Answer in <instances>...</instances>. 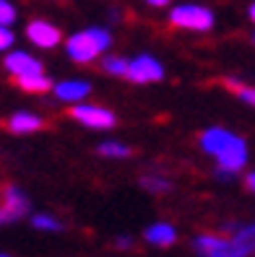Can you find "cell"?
<instances>
[{"instance_id":"cell-11","label":"cell","mask_w":255,"mask_h":257,"mask_svg":"<svg viewBox=\"0 0 255 257\" xmlns=\"http://www.w3.org/2000/svg\"><path fill=\"white\" fill-rule=\"evenodd\" d=\"M146 241L148 244H156V247H169V244H175L177 241V231H175V226L172 223H164V221H159V223H151L146 229Z\"/></svg>"},{"instance_id":"cell-18","label":"cell","mask_w":255,"mask_h":257,"mask_svg":"<svg viewBox=\"0 0 255 257\" xmlns=\"http://www.w3.org/2000/svg\"><path fill=\"white\" fill-rule=\"evenodd\" d=\"M32 226L39 231H63V223H60L55 216H47V213H37L32 218Z\"/></svg>"},{"instance_id":"cell-14","label":"cell","mask_w":255,"mask_h":257,"mask_svg":"<svg viewBox=\"0 0 255 257\" xmlns=\"http://www.w3.org/2000/svg\"><path fill=\"white\" fill-rule=\"evenodd\" d=\"M229 229H232V234L245 244V249H247L250 254H255V223H237V226L232 223Z\"/></svg>"},{"instance_id":"cell-2","label":"cell","mask_w":255,"mask_h":257,"mask_svg":"<svg viewBox=\"0 0 255 257\" xmlns=\"http://www.w3.org/2000/svg\"><path fill=\"white\" fill-rule=\"evenodd\" d=\"M112 44V34L102 26H89L76 32L68 42H65V52L73 63L86 65V63H94L97 57H102L104 52L110 50Z\"/></svg>"},{"instance_id":"cell-21","label":"cell","mask_w":255,"mask_h":257,"mask_svg":"<svg viewBox=\"0 0 255 257\" xmlns=\"http://www.w3.org/2000/svg\"><path fill=\"white\" fill-rule=\"evenodd\" d=\"M237 96L242 99L245 104H250V107H255V88H252V86H242V88L237 91Z\"/></svg>"},{"instance_id":"cell-23","label":"cell","mask_w":255,"mask_h":257,"mask_svg":"<svg viewBox=\"0 0 255 257\" xmlns=\"http://www.w3.org/2000/svg\"><path fill=\"white\" fill-rule=\"evenodd\" d=\"M115 247L117 249H128V247H133V239L130 236H117L115 239Z\"/></svg>"},{"instance_id":"cell-15","label":"cell","mask_w":255,"mask_h":257,"mask_svg":"<svg viewBox=\"0 0 255 257\" xmlns=\"http://www.w3.org/2000/svg\"><path fill=\"white\" fill-rule=\"evenodd\" d=\"M99 156H104V159H128L130 156V146H125V143H117V141H104V143H99Z\"/></svg>"},{"instance_id":"cell-16","label":"cell","mask_w":255,"mask_h":257,"mask_svg":"<svg viewBox=\"0 0 255 257\" xmlns=\"http://www.w3.org/2000/svg\"><path fill=\"white\" fill-rule=\"evenodd\" d=\"M141 187L148 190V192L161 195V192H169L172 190V182H169L167 177H161V174H146V177H141Z\"/></svg>"},{"instance_id":"cell-17","label":"cell","mask_w":255,"mask_h":257,"mask_svg":"<svg viewBox=\"0 0 255 257\" xmlns=\"http://www.w3.org/2000/svg\"><path fill=\"white\" fill-rule=\"evenodd\" d=\"M102 70L110 73V75H120V78H125V73H128V60L120 57V55H110V57L102 60Z\"/></svg>"},{"instance_id":"cell-13","label":"cell","mask_w":255,"mask_h":257,"mask_svg":"<svg viewBox=\"0 0 255 257\" xmlns=\"http://www.w3.org/2000/svg\"><path fill=\"white\" fill-rule=\"evenodd\" d=\"M16 83L24 88V91H29V94H44V91H50V86H52V81H50L44 73H34V75H19Z\"/></svg>"},{"instance_id":"cell-24","label":"cell","mask_w":255,"mask_h":257,"mask_svg":"<svg viewBox=\"0 0 255 257\" xmlns=\"http://www.w3.org/2000/svg\"><path fill=\"white\" fill-rule=\"evenodd\" d=\"M146 6H154V8H164V6H169V0H143Z\"/></svg>"},{"instance_id":"cell-28","label":"cell","mask_w":255,"mask_h":257,"mask_svg":"<svg viewBox=\"0 0 255 257\" xmlns=\"http://www.w3.org/2000/svg\"><path fill=\"white\" fill-rule=\"evenodd\" d=\"M252 42H255V32H252Z\"/></svg>"},{"instance_id":"cell-9","label":"cell","mask_w":255,"mask_h":257,"mask_svg":"<svg viewBox=\"0 0 255 257\" xmlns=\"http://www.w3.org/2000/svg\"><path fill=\"white\" fill-rule=\"evenodd\" d=\"M89 94H92V83L81 81V78H68V81L55 83V96H57L60 101L78 104V101H83Z\"/></svg>"},{"instance_id":"cell-22","label":"cell","mask_w":255,"mask_h":257,"mask_svg":"<svg viewBox=\"0 0 255 257\" xmlns=\"http://www.w3.org/2000/svg\"><path fill=\"white\" fill-rule=\"evenodd\" d=\"M13 221H19V216L13 213L11 208H6L3 203H0V226H6V223H13Z\"/></svg>"},{"instance_id":"cell-19","label":"cell","mask_w":255,"mask_h":257,"mask_svg":"<svg viewBox=\"0 0 255 257\" xmlns=\"http://www.w3.org/2000/svg\"><path fill=\"white\" fill-rule=\"evenodd\" d=\"M16 21V8H13L11 0H0V24L3 26H11Z\"/></svg>"},{"instance_id":"cell-3","label":"cell","mask_w":255,"mask_h":257,"mask_svg":"<svg viewBox=\"0 0 255 257\" xmlns=\"http://www.w3.org/2000/svg\"><path fill=\"white\" fill-rule=\"evenodd\" d=\"M193 249L201 257H250L245 244L234 234H198L193 239Z\"/></svg>"},{"instance_id":"cell-8","label":"cell","mask_w":255,"mask_h":257,"mask_svg":"<svg viewBox=\"0 0 255 257\" xmlns=\"http://www.w3.org/2000/svg\"><path fill=\"white\" fill-rule=\"evenodd\" d=\"M3 65L6 70L13 75V78H19V75H34V73H44L42 70V63L34 57V55H29V52H8L6 60H3Z\"/></svg>"},{"instance_id":"cell-6","label":"cell","mask_w":255,"mask_h":257,"mask_svg":"<svg viewBox=\"0 0 255 257\" xmlns=\"http://www.w3.org/2000/svg\"><path fill=\"white\" fill-rule=\"evenodd\" d=\"M70 117L78 119L83 127H92V130H110L117 122L115 112L99 107V104H76L70 109Z\"/></svg>"},{"instance_id":"cell-12","label":"cell","mask_w":255,"mask_h":257,"mask_svg":"<svg viewBox=\"0 0 255 257\" xmlns=\"http://www.w3.org/2000/svg\"><path fill=\"white\" fill-rule=\"evenodd\" d=\"M3 203L6 208H11L13 213H16L19 218H24L26 213H29V198L16 187V185H8V187H3Z\"/></svg>"},{"instance_id":"cell-5","label":"cell","mask_w":255,"mask_h":257,"mask_svg":"<svg viewBox=\"0 0 255 257\" xmlns=\"http://www.w3.org/2000/svg\"><path fill=\"white\" fill-rule=\"evenodd\" d=\"M125 78L130 83H156L164 78V65L154 55H138V57L128 60Z\"/></svg>"},{"instance_id":"cell-20","label":"cell","mask_w":255,"mask_h":257,"mask_svg":"<svg viewBox=\"0 0 255 257\" xmlns=\"http://www.w3.org/2000/svg\"><path fill=\"white\" fill-rule=\"evenodd\" d=\"M13 42H16V37H13V32H11L8 26H3V24H0V52H3V50H8Z\"/></svg>"},{"instance_id":"cell-27","label":"cell","mask_w":255,"mask_h":257,"mask_svg":"<svg viewBox=\"0 0 255 257\" xmlns=\"http://www.w3.org/2000/svg\"><path fill=\"white\" fill-rule=\"evenodd\" d=\"M0 257H11V254H3V252H0Z\"/></svg>"},{"instance_id":"cell-25","label":"cell","mask_w":255,"mask_h":257,"mask_svg":"<svg viewBox=\"0 0 255 257\" xmlns=\"http://www.w3.org/2000/svg\"><path fill=\"white\" fill-rule=\"evenodd\" d=\"M245 185H247L250 192H255V172H250V174L245 177Z\"/></svg>"},{"instance_id":"cell-26","label":"cell","mask_w":255,"mask_h":257,"mask_svg":"<svg viewBox=\"0 0 255 257\" xmlns=\"http://www.w3.org/2000/svg\"><path fill=\"white\" fill-rule=\"evenodd\" d=\"M250 21H252V24H255V3H252V6H250Z\"/></svg>"},{"instance_id":"cell-10","label":"cell","mask_w":255,"mask_h":257,"mask_svg":"<svg viewBox=\"0 0 255 257\" xmlns=\"http://www.w3.org/2000/svg\"><path fill=\"white\" fill-rule=\"evenodd\" d=\"M42 127H44V119L39 114H32V112H16V114H11V119H8V130L19 133V135L37 133Z\"/></svg>"},{"instance_id":"cell-7","label":"cell","mask_w":255,"mask_h":257,"mask_svg":"<svg viewBox=\"0 0 255 257\" xmlns=\"http://www.w3.org/2000/svg\"><path fill=\"white\" fill-rule=\"evenodd\" d=\"M26 37H29V42L37 44V47H42V50H52V47H57V44L63 42L60 29L52 26L50 21H42V19H34L32 24L26 26Z\"/></svg>"},{"instance_id":"cell-1","label":"cell","mask_w":255,"mask_h":257,"mask_svg":"<svg viewBox=\"0 0 255 257\" xmlns=\"http://www.w3.org/2000/svg\"><path fill=\"white\" fill-rule=\"evenodd\" d=\"M201 148L208 156H214L219 169H227L237 174L247 164V143L239 135L224 130V127H208L201 133Z\"/></svg>"},{"instance_id":"cell-4","label":"cell","mask_w":255,"mask_h":257,"mask_svg":"<svg viewBox=\"0 0 255 257\" xmlns=\"http://www.w3.org/2000/svg\"><path fill=\"white\" fill-rule=\"evenodd\" d=\"M214 13L206 6L196 3H183L169 11V24L175 29H185V32H208V29H214Z\"/></svg>"}]
</instances>
